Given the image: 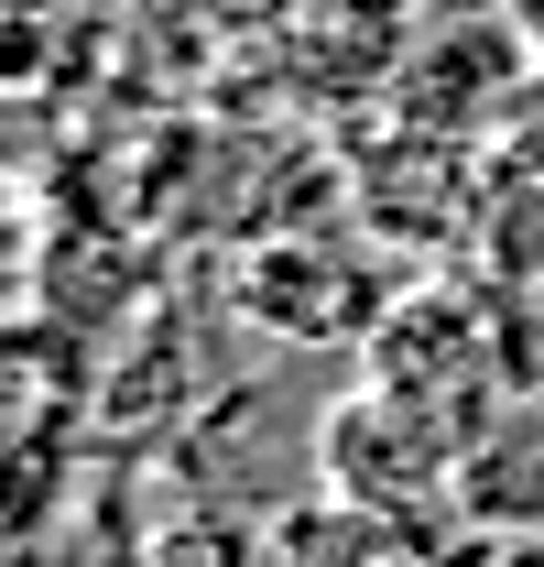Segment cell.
Wrapping results in <instances>:
<instances>
[{
  "instance_id": "cell-1",
  "label": "cell",
  "mask_w": 544,
  "mask_h": 567,
  "mask_svg": "<svg viewBox=\"0 0 544 567\" xmlns=\"http://www.w3.org/2000/svg\"><path fill=\"white\" fill-rule=\"evenodd\" d=\"M458 502H469L479 524H501V535H512V524L534 535L544 524V393L458 447Z\"/></svg>"
}]
</instances>
